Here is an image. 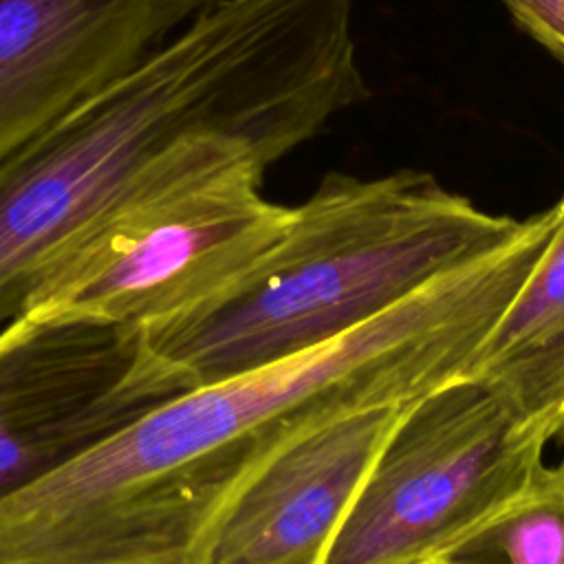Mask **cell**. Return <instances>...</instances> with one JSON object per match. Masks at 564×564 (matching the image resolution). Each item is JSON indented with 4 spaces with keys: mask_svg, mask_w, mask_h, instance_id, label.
<instances>
[{
    "mask_svg": "<svg viewBox=\"0 0 564 564\" xmlns=\"http://www.w3.org/2000/svg\"><path fill=\"white\" fill-rule=\"evenodd\" d=\"M214 0H0V161Z\"/></svg>",
    "mask_w": 564,
    "mask_h": 564,
    "instance_id": "obj_6",
    "label": "cell"
},
{
    "mask_svg": "<svg viewBox=\"0 0 564 564\" xmlns=\"http://www.w3.org/2000/svg\"><path fill=\"white\" fill-rule=\"evenodd\" d=\"M544 447L482 383L447 379L405 408L322 564L449 553L520 494Z\"/></svg>",
    "mask_w": 564,
    "mask_h": 564,
    "instance_id": "obj_4",
    "label": "cell"
},
{
    "mask_svg": "<svg viewBox=\"0 0 564 564\" xmlns=\"http://www.w3.org/2000/svg\"><path fill=\"white\" fill-rule=\"evenodd\" d=\"M443 555L458 564H564V460L540 463L507 507Z\"/></svg>",
    "mask_w": 564,
    "mask_h": 564,
    "instance_id": "obj_9",
    "label": "cell"
},
{
    "mask_svg": "<svg viewBox=\"0 0 564 564\" xmlns=\"http://www.w3.org/2000/svg\"><path fill=\"white\" fill-rule=\"evenodd\" d=\"M264 172L238 141L196 139L64 253L24 313L143 328L216 297L289 227L293 207L264 198Z\"/></svg>",
    "mask_w": 564,
    "mask_h": 564,
    "instance_id": "obj_3",
    "label": "cell"
},
{
    "mask_svg": "<svg viewBox=\"0 0 564 564\" xmlns=\"http://www.w3.org/2000/svg\"><path fill=\"white\" fill-rule=\"evenodd\" d=\"M520 218L434 174L328 172L282 240L216 297L152 326L148 346L192 388L333 339L505 242Z\"/></svg>",
    "mask_w": 564,
    "mask_h": 564,
    "instance_id": "obj_2",
    "label": "cell"
},
{
    "mask_svg": "<svg viewBox=\"0 0 564 564\" xmlns=\"http://www.w3.org/2000/svg\"><path fill=\"white\" fill-rule=\"evenodd\" d=\"M555 209L549 242L460 372L546 445L564 441V196Z\"/></svg>",
    "mask_w": 564,
    "mask_h": 564,
    "instance_id": "obj_8",
    "label": "cell"
},
{
    "mask_svg": "<svg viewBox=\"0 0 564 564\" xmlns=\"http://www.w3.org/2000/svg\"><path fill=\"white\" fill-rule=\"evenodd\" d=\"M412 401L344 412L280 443L220 507L200 564H322L379 449Z\"/></svg>",
    "mask_w": 564,
    "mask_h": 564,
    "instance_id": "obj_7",
    "label": "cell"
},
{
    "mask_svg": "<svg viewBox=\"0 0 564 564\" xmlns=\"http://www.w3.org/2000/svg\"><path fill=\"white\" fill-rule=\"evenodd\" d=\"M355 0H214L134 70L0 161V326L64 253L196 139L264 167L368 99Z\"/></svg>",
    "mask_w": 564,
    "mask_h": 564,
    "instance_id": "obj_1",
    "label": "cell"
},
{
    "mask_svg": "<svg viewBox=\"0 0 564 564\" xmlns=\"http://www.w3.org/2000/svg\"><path fill=\"white\" fill-rule=\"evenodd\" d=\"M414 564H458V562H454L447 555H434V557H427V560H421V562H414Z\"/></svg>",
    "mask_w": 564,
    "mask_h": 564,
    "instance_id": "obj_11",
    "label": "cell"
},
{
    "mask_svg": "<svg viewBox=\"0 0 564 564\" xmlns=\"http://www.w3.org/2000/svg\"><path fill=\"white\" fill-rule=\"evenodd\" d=\"M192 383L141 326L22 313L0 326V500Z\"/></svg>",
    "mask_w": 564,
    "mask_h": 564,
    "instance_id": "obj_5",
    "label": "cell"
},
{
    "mask_svg": "<svg viewBox=\"0 0 564 564\" xmlns=\"http://www.w3.org/2000/svg\"><path fill=\"white\" fill-rule=\"evenodd\" d=\"M511 20L564 66V0H502Z\"/></svg>",
    "mask_w": 564,
    "mask_h": 564,
    "instance_id": "obj_10",
    "label": "cell"
}]
</instances>
